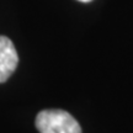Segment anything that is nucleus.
I'll list each match as a JSON object with an SVG mask.
<instances>
[{
  "label": "nucleus",
  "instance_id": "nucleus-3",
  "mask_svg": "<svg viewBox=\"0 0 133 133\" xmlns=\"http://www.w3.org/2000/svg\"><path fill=\"white\" fill-rule=\"evenodd\" d=\"M79 1H81V3H89V1H91V0H79Z\"/></svg>",
  "mask_w": 133,
  "mask_h": 133
},
{
  "label": "nucleus",
  "instance_id": "nucleus-2",
  "mask_svg": "<svg viewBox=\"0 0 133 133\" xmlns=\"http://www.w3.org/2000/svg\"><path fill=\"white\" fill-rule=\"evenodd\" d=\"M19 64V56L14 43L5 36H0V83L9 79Z\"/></svg>",
  "mask_w": 133,
  "mask_h": 133
},
{
  "label": "nucleus",
  "instance_id": "nucleus-1",
  "mask_svg": "<svg viewBox=\"0 0 133 133\" xmlns=\"http://www.w3.org/2000/svg\"><path fill=\"white\" fill-rule=\"evenodd\" d=\"M39 133H81V127L73 116L63 110H43L36 117Z\"/></svg>",
  "mask_w": 133,
  "mask_h": 133
}]
</instances>
